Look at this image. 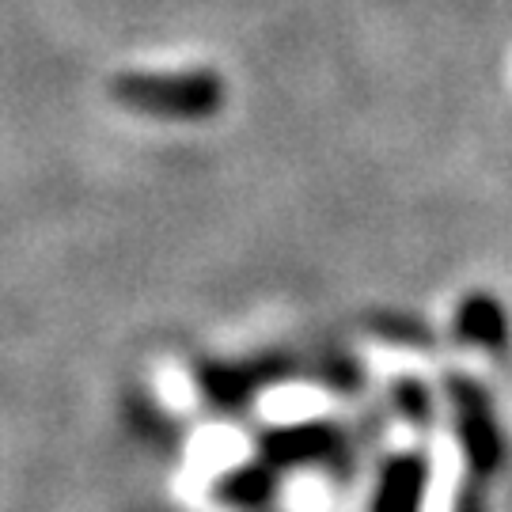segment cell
I'll return each mask as SVG.
<instances>
[{
  "mask_svg": "<svg viewBox=\"0 0 512 512\" xmlns=\"http://www.w3.org/2000/svg\"><path fill=\"white\" fill-rule=\"evenodd\" d=\"M114 95L137 110L152 114H209L220 107V80L213 73L190 76H122Z\"/></svg>",
  "mask_w": 512,
  "mask_h": 512,
  "instance_id": "1",
  "label": "cell"
}]
</instances>
